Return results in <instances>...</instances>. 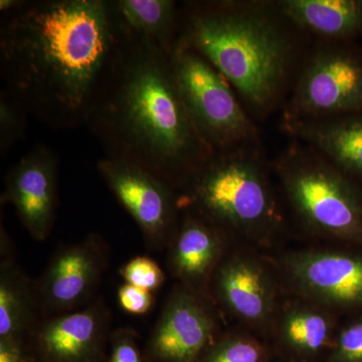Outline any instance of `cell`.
<instances>
[{
    "mask_svg": "<svg viewBox=\"0 0 362 362\" xmlns=\"http://www.w3.org/2000/svg\"><path fill=\"white\" fill-rule=\"evenodd\" d=\"M4 16V90L54 129L86 125L120 37L110 0H23Z\"/></svg>",
    "mask_w": 362,
    "mask_h": 362,
    "instance_id": "1",
    "label": "cell"
},
{
    "mask_svg": "<svg viewBox=\"0 0 362 362\" xmlns=\"http://www.w3.org/2000/svg\"><path fill=\"white\" fill-rule=\"evenodd\" d=\"M120 28L86 125L105 156L146 169L180 192L213 151L188 116L170 54Z\"/></svg>",
    "mask_w": 362,
    "mask_h": 362,
    "instance_id": "2",
    "label": "cell"
},
{
    "mask_svg": "<svg viewBox=\"0 0 362 362\" xmlns=\"http://www.w3.org/2000/svg\"><path fill=\"white\" fill-rule=\"evenodd\" d=\"M299 30L276 1L206 0L181 4L178 42L201 52L258 118L284 100L300 69Z\"/></svg>",
    "mask_w": 362,
    "mask_h": 362,
    "instance_id": "3",
    "label": "cell"
},
{
    "mask_svg": "<svg viewBox=\"0 0 362 362\" xmlns=\"http://www.w3.org/2000/svg\"><path fill=\"white\" fill-rule=\"evenodd\" d=\"M261 143L214 154L180 190V206L216 226L233 244L271 249L287 214Z\"/></svg>",
    "mask_w": 362,
    "mask_h": 362,
    "instance_id": "4",
    "label": "cell"
},
{
    "mask_svg": "<svg viewBox=\"0 0 362 362\" xmlns=\"http://www.w3.org/2000/svg\"><path fill=\"white\" fill-rule=\"evenodd\" d=\"M295 223L312 237L362 247V188L315 149L296 141L271 163Z\"/></svg>",
    "mask_w": 362,
    "mask_h": 362,
    "instance_id": "5",
    "label": "cell"
},
{
    "mask_svg": "<svg viewBox=\"0 0 362 362\" xmlns=\"http://www.w3.org/2000/svg\"><path fill=\"white\" fill-rule=\"evenodd\" d=\"M171 59L188 116L214 154L261 143L237 93L209 59L180 42Z\"/></svg>",
    "mask_w": 362,
    "mask_h": 362,
    "instance_id": "6",
    "label": "cell"
},
{
    "mask_svg": "<svg viewBox=\"0 0 362 362\" xmlns=\"http://www.w3.org/2000/svg\"><path fill=\"white\" fill-rule=\"evenodd\" d=\"M267 256L283 293L338 315L362 313V247H306Z\"/></svg>",
    "mask_w": 362,
    "mask_h": 362,
    "instance_id": "7",
    "label": "cell"
},
{
    "mask_svg": "<svg viewBox=\"0 0 362 362\" xmlns=\"http://www.w3.org/2000/svg\"><path fill=\"white\" fill-rule=\"evenodd\" d=\"M343 45L319 40L307 54L282 119L322 120L362 113V59Z\"/></svg>",
    "mask_w": 362,
    "mask_h": 362,
    "instance_id": "8",
    "label": "cell"
},
{
    "mask_svg": "<svg viewBox=\"0 0 362 362\" xmlns=\"http://www.w3.org/2000/svg\"><path fill=\"white\" fill-rule=\"evenodd\" d=\"M283 296L275 269L254 247L230 244L209 286L211 303L247 329L268 334Z\"/></svg>",
    "mask_w": 362,
    "mask_h": 362,
    "instance_id": "9",
    "label": "cell"
},
{
    "mask_svg": "<svg viewBox=\"0 0 362 362\" xmlns=\"http://www.w3.org/2000/svg\"><path fill=\"white\" fill-rule=\"evenodd\" d=\"M97 169L117 201L137 223L147 247L154 251L168 249L181 218L177 190L146 169L122 159L102 157Z\"/></svg>",
    "mask_w": 362,
    "mask_h": 362,
    "instance_id": "10",
    "label": "cell"
},
{
    "mask_svg": "<svg viewBox=\"0 0 362 362\" xmlns=\"http://www.w3.org/2000/svg\"><path fill=\"white\" fill-rule=\"evenodd\" d=\"M109 265L110 247L100 233L59 247L35 280L42 320L94 301Z\"/></svg>",
    "mask_w": 362,
    "mask_h": 362,
    "instance_id": "11",
    "label": "cell"
},
{
    "mask_svg": "<svg viewBox=\"0 0 362 362\" xmlns=\"http://www.w3.org/2000/svg\"><path fill=\"white\" fill-rule=\"evenodd\" d=\"M216 308L176 283L143 350L145 362H197L218 337Z\"/></svg>",
    "mask_w": 362,
    "mask_h": 362,
    "instance_id": "12",
    "label": "cell"
},
{
    "mask_svg": "<svg viewBox=\"0 0 362 362\" xmlns=\"http://www.w3.org/2000/svg\"><path fill=\"white\" fill-rule=\"evenodd\" d=\"M112 312L102 297L78 310L45 318L28 339L33 362H106Z\"/></svg>",
    "mask_w": 362,
    "mask_h": 362,
    "instance_id": "13",
    "label": "cell"
},
{
    "mask_svg": "<svg viewBox=\"0 0 362 362\" xmlns=\"http://www.w3.org/2000/svg\"><path fill=\"white\" fill-rule=\"evenodd\" d=\"M59 160L54 150L37 145L4 177L1 206L13 204L21 223L37 242L49 238L56 223Z\"/></svg>",
    "mask_w": 362,
    "mask_h": 362,
    "instance_id": "14",
    "label": "cell"
},
{
    "mask_svg": "<svg viewBox=\"0 0 362 362\" xmlns=\"http://www.w3.org/2000/svg\"><path fill=\"white\" fill-rule=\"evenodd\" d=\"M230 244L216 226L181 209L180 226L166 249L169 273L178 284L211 301V278Z\"/></svg>",
    "mask_w": 362,
    "mask_h": 362,
    "instance_id": "15",
    "label": "cell"
},
{
    "mask_svg": "<svg viewBox=\"0 0 362 362\" xmlns=\"http://www.w3.org/2000/svg\"><path fill=\"white\" fill-rule=\"evenodd\" d=\"M339 325L334 312L283 293L268 334L290 361L314 362L326 358Z\"/></svg>",
    "mask_w": 362,
    "mask_h": 362,
    "instance_id": "16",
    "label": "cell"
},
{
    "mask_svg": "<svg viewBox=\"0 0 362 362\" xmlns=\"http://www.w3.org/2000/svg\"><path fill=\"white\" fill-rule=\"evenodd\" d=\"M0 233V339L28 342L42 321L35 282L16 263L4 226Z\"/></svg>",
    "mask_w": 362,
    "mask_h": 362,
    "instance_id": "17",
    "label": "cell"
},
{
    "mask_svg": "<svg viewBox=\"0 0 362 362\" xmlns=\"http://www.w3.org/2000/svg\"><path fill=\"white\" fill-rule=\"evenodd\" d=\"M281 127L332 162L354 180L362 182V113L322 119H282Z\"/></svg>",
    "mask_w": 362,
    "mask_h": 362,
    "instance_id": "18",
    "label": "cell"
},
{
    "mask_svg": "<svg viewBox=\"0 0 362 362\" xmlns=\"http://www.w3.org/2000/svg\"><path fill=\"white\" fill-rule=\"evenodd\" d=\"M280 13L319 40L345 42L362 35V0H280Z\"/></svg>",
    "mask_w": 362,
    "mask_h": 362,
    "instance_id": "19",
    "label": "cell"
},
{
    "mask_svg": "<svg viewBox=\"0 0 362 362\" xmlns=\"http://www.w3.org/2000/svg\"><path fill=\"white\" fill-rule=\"evenodd\" d=\"M117 21L173 56L180 40L181 4L173 0H110Z\"/></svg>",
    "mask_w": 362,
    "mask_h": 362,
    "instance_id": "20",
    "label": "cell"
},
{
    "mask_svg": "<svg viewBox=\"0 0 362 362\" xmlns=\"http://www.w3.org/2000/svg\"><path fill=\"white\" fill-rule=\"evenodd\" d=\"M268 347L259 338L242 332L221 334L197 362H267Z\"/></svg>",
    "mask_w": 362,
    "mask_h": 362,
    "instance_id": "21",
    "label": "cell"
},
{
    "mask_svg": "<svg viewBox=\"0 0 362 362\" xmlns=\"http://www.w3.org/2000/svg\"><path fill=\"white\" fill-rule=\"evenodd\" d=\"M28 112L2 90L0 93V156L4 157L26 135Z\"/></svg>",
    "mask_w": 362,
    "mask_h": 362,
    "instance_id": "22",
    "label": "cell"
},
{
    "mask_svg": "<svg viewBox=\"0 0 362 362\" xmlns=\"http://www.w3.org/2000/svg\"><path fill=\"white\" fill-rule=\"evenodd\" d=\"M326 362H362V313L340 323Z\"/></svg>",
    "mask_w": 362,
    "mask_h": 362,
    "instance_id": "23",
    "label": "cell"
},
{
    "mask_svg": "<svg viewBox=\"0 0 362 362\" xmlns=\"http://www.w3.org/2000/svg\"><path fill=\"white\" fill-rule=\"evenodd\" d=\"M125 283L156 292L165 282V275L154 259L148 257H136L120 269Z\"/></svg>",
    "mask_w": 362,
    "mask_h": 362,
    "instance_id": "24",
    "label": "cell"
},
{
    "mask_svg": "<svg viewBox=\"0 0 362 362\" xmlns=\"http://www.w3.org/2000/svg\"><path fill=\"white\" fill-rule=\"evenodd\" d=\"M106 362H145L139 346V335L134 329L123 327L112 332L110 352Z\"/></svg>",
    "mask_w": 362,
    "mask_h": 362,
    "instance_id": "25",
    "label": "cell"
},
{
    "mask_svg": "<svg viewBox=\"0 0 362 362\" xmlns=\"http://www.w3.org/2000/svg\"><path fill=\"white\" fill-rule=\"evenodd\" d=\"M152 291L124 283L117 293L119 305L124 311L133 315H143L151 310L154 304Z\"/></svg>",
    "mask_w": 362,
    "mask_h": 362,
    "instance_id": "26",
    "label": "cell"
},
{
    "mask_svg": "<svg viewBox=\"0 0 362 362\" xmlns=\"http://www.w3.org/2000/svg\"><path fill=\"white\" fill-rule=\"evenodd\" d=\"M0 362H33L28 342L0 339Z\"/></svg>",
    "mask_w": 362,
    "mask_h": 362,
    "instance_id": "27",
    "label": "cell"
},
{
    "mask_svg": "<svg viewBox=\"0 0 362 362\" xmlns=\"http://www.w3.org/2000/svg\"><path fill=\"white\" fill-rule=\"evenodd\" d=\"M23 4V0H1L0 1V11L2 14L11 13L16 11Z\"/></svg>",
    "mask_w": 362,
    "mask_h": 362,
    "instance_id": "28",
    "label": "cell"
}]
</instances>
